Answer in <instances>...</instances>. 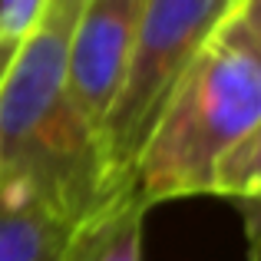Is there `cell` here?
I'll use <instances>...</instances> for the list:
<instances>
[{
	"instance_id": "obj_1",
	"label": "cell",
	"mask_w": 261,
	"mask_h": 261,
	"mask_svg": "<svg viewBox=\"0 0 261 261\" xmlns=\"http://www.w3.org/2000/svg\"><path fill=\"white\" fill-rule=\"evenodd\" d=\"M83 0H46L0 80V195L73 222L106 202L96 129L70 93V40Z\"/></svg>"
},
{
	"instance_id": "obj_2",
	"label": "cell",
	"mask_w": 261,
	"mask_h": 261,
	"mask_svg": "<svg viewBox=\"0 0 261 261\" xmlns=\"http://www.w3.org/2000/svg\"><path fill=\"white\" fill-rule=\"evenodd\" d=\"M258 119L261 57L235 30L218 23L149 133L126 192L146 208L212 195L218 162Z\"/></svg>"
},
{
	"instance_id": "obj_3",
	"label": "cell",
	"mask_w": 261,
	"mask_h": 261,
	"mask_svg": "<svg viewBox=\"0 0 261 261\" xmlns=\"http://www.w3.org/2000/svg\"><path fill=\"white\" fill-rule=\"evenodd\" d=\"M231 0H146L113 102L96 126L102 195H122L162 109L215 33Z\"/></svg>"
},
{
	"instance_id": "obj_4",
	"label": "cell",
	"mask_w": 261,
	"mask_h": 261,
	"mask_svg": "<svg viewBox=\"0 0 261 261\" xmlns=\"http://www.w3.org/2000/svg\"><path fill=\"white\" fill-rule=\"evenodd\" d=\"M146 0H83L70 40V93L89 126H99L122 80Z\"/></svg>"
},
{
	"instance_id": "obj_5",
	"label": "cell",
	"mask_w": 261,
	"mask_h": 261,
	"mask_svg": "<svg viewBox=\"0 0 261 261\" xmlns=\"http://www.w3.org/2000/svg\"><path fill=\"white\" fill-rule=\"evenodd\" d=\"M149 208L129 192L106 198L70 235L63 261H142V231Z\"/></svg>"
},
{
	"instance_id": "obj_6",
	"label": "cell",
	"mask_w": 261,
	"mask_h": 261,
	"mask_svg": "<svg viewBox=\"0 0 261 261\" xmlns=\"http://www.w3.org/2000/svg\"><path fill=\"white\" fill-rule=\"evenodd\" d=\"M73 228L70 215L43 202L0 195V261H63Z\"/></svg>"
},
{
	"instance_id": "obj_7",
	"label": "cell",
	"mask_w": 261,
	"mask_h": 261,
	"mask_svg": "<svg viewBox=\"0 0 261 261\" xmlns=\"http://www.w3.org/2000/svg\"><path fill=\"white\" fill-rule=\"evenodd\" d=\"M212 195L231 198L242 205L248 218V245L261 248V119L258 126L218 162L215 192Z\"/></svg>"
},
{
	"instance_id": "obj_8",
	"label": "cell",
	"mask_w": 261,
	"mask_h": 261,
	"mask_svg": "<svg viewBox=\"0 0 261 261\" xmlns=\"http://www.w3.org/2000/svg\"><path fill=\"white\" fill-rule=\"evenodd\" d=\"M46 0H0V33L23 40L37 27Z\"/></svg>"
},
{
	"instance_id": "obj_9",
	"label": "cell",
	"mask_w": 261,
	"mask_h": 261,
	"mask_svg": "<svg viewBox=\"0 0 261 261\" xmlns=\"http://www.w3.org/2000/svg\"><path fill=\"white\" fill-rule=\"evenodd\" d=\"M222 23L228 30H235L261 57V0H231Z\"/></svg>"
},
{
	"instance_id": "obj_10",
	"label": "cell",
	"mask_w": 261,
	"mask_h": 261,
	"mask_svg": "<svg viewBox=\"0 0 261 261\" xmlns=\"http://www.w3.org/2000/svg\"><path fill=\"white\" fill-rule=\"evenodd\" d=\"M17 46H20V40H13V37H7V33H0V80H4V73H7V66H10V60H13V53H17Z\"/></svg>"
},
{
	"instance_id": "obj_11",
	"label": "cell",
	"mask_w": 261,
	"mask_h": 261,
	"mask_svg": "<svg viewBox=\"0 0 261 261\" xmlns=\"http://www.w3.org/2000/svg\"><path fill=\"white\" fill-rule=\"evenodd\" d=\"M248 261H261V248H251V255H248Z\"/></svg>"
}]
</instances>
